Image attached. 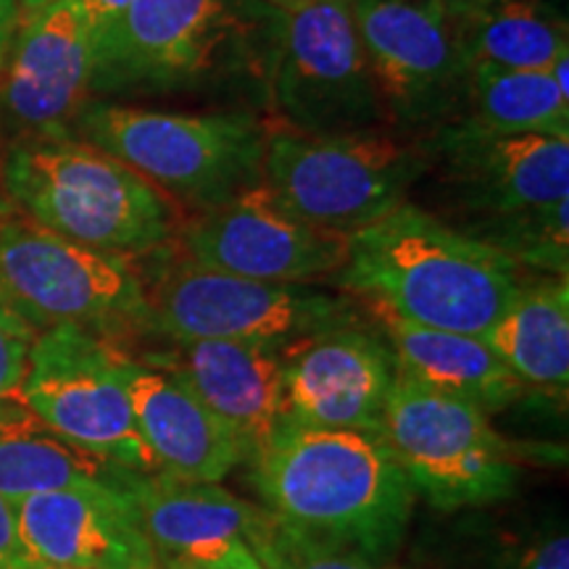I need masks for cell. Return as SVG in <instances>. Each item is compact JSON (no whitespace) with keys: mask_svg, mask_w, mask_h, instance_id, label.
I'll return each mask as SVG.
<instances>
[{"mask_svg":"<svg viewBox=\"0 0 569 569\" xmlns=\"http://www.w3.org/2000/svg\"><path fill=\"white\" fill-rule=\"evenodd\" d=\"M388 122L427 127L467 98L469 69L436 0H351Z\"/></svg>","mask_w":569,"mask_h":569,"instance_id":"7c38bea8","label":"cell"},{"mask_svg":"<svg viewBox=\"0 0 569 569\" xmlns=\"http://www.w3.org/2000/svg\"><path fill=\"white\" fill-rule=\"evenodd\" d=\"M469 130L486 134H549L569 140V96L549 71L472 69L467 82Z\"/></svg>","mask_w":569,"mask_h":569,"instance_id":"d4e9b609","label":"cell"},{"mask_svg":"<svg viewBox=\"0 0 569 569\" xmlns=\"http://www.w3.org/2000/svg\"><path fill=\"white\" fill-rule=\"evenodd\" d=\"M0 177L17 211L80 246L151 253L172 234L167 196L88 142L21 140L6 153Z\"/></svg>","mask_w":569,"mask_h":569,"instance_id":"3957f363","label":"cell"},{"mask_svg":"<svg viewBox=\"0 0 569 569\" xmlns=\"http://www.w3.org/2000/svg\"><path fill=\"white\" fill-rule=\"evenodd\" d=\"M124 388L134 422L159 472L219 482L246 461L230 427L167 369L124 361Z\"/></svg>","mask_w":569,"mask_h":569,"instance_id":"ffe728a7","label":"cell"},{"mask_svg":"<svg viewBox=\"0 0 569 569\" xmlns=\"http://www.w3.org/2000/svg\"><path fill=\"white\" fill-rule=\"evenodd\" d=\"M13 32L0 113L24 140L69 138L92 90V27L80 0H51Z\"/></svg>","mask_w":569,"mask_h":569,"instance_id":"5bb4252c","label":"cell"},{"mask_svg":"<svg viewBox=\"0 0 569 569\" xmlns=\"http://www.w3.org/2000/svg\"><path fill=\"white\" fill-rule=\"evenodd\" d=\"M80 3H82L84 13H88V21L92 27V38H96V34L101 32L103 27H109L111 21L132 3V0H80Z\"/></svg>","mask_w":569,"mask_h":569,"instance_id":"f546056e","label":"cell"},{"mask_svg":"<svg viewBox=\"0 0 569 569\" xmlns=\"http://www.w3.org/2000/svg\"><path fill=\"white\" fill-rule=\"evenodd\" d=\"M13 213H17V206L11 203V198H9V193H6V188H3V177H0V222H3V219L13 217Z\"/></svg>","mask_w":569,"mask_h":569,"instance_id":"d590c367","label":"cell"},{"mask_svg":"<svg viewBox=\"0 0 569 569\" xmlns=\"http://www.w3.org/2000/svg\"><path fill=\"white\" fill-rule=\"evenodd\" d=\"M17 569H74V567H56V565H42V561H27Z\"/></svg>","mask_w":569,"mask_h":569,"instance_id":"8d00e7d4","label":"cell"},{"mask_svg":"<svg viewBox=\"0 0 569 569\" xmlns=\"http://www.w3.org/2000/svg\"><path fill=\"white\" fill-rule=\"evenodd\" d=\"M234 19V0H132L96 34L92 88H163L201 77Z\"/></svg>","mask_w":569,"mask_h":569,"instance_id":"9a60e30c","label":"cell"},{"mask_svg":"<svg viewBox=\"0 0 569 569\" xmlns=\"http://www.w3.org/2000/svg\"><path fill=\"white\" fill-rule=\"evenodd\" d=\"M269 6H274L277 11L284 13V11H296V9H303V6H311V3H319V0H267Z\"/></svg>","mask_w":569,"mask_h":569,"instance_id":"e575fe53","label":"cell"},{"mask_svg":"<svg viewBox=\"0 0 569 569\" xmlns=\"http://www.w3.org/2000/svg\"><path fill=\"white\" fill-rule=\"evenodd\" d=\"M451 21L469 71H549L569 53L567 21L538 0H507Z\"/></svg>","mask_w":569,"mask_h":569,"instance_id":"cb8c5ba5","label":"cell"},{"mask_svg":"<svg viewBox=\"0 0 569 569\" xmlns=\"http://www.w3.org/2000/svg\"><path fill=\"white\" fill-rule=\"evenodd\" d=\"M124 482H82L13 501L27 557L74 569L153 567Z\"/></svg>","mask_w":569,"mask_h":569,"instance_id":"e0dca14e","label":"cell"},{"mask_svg":"<svg viewBox=\"0 0 569 569\" xmlns=\"http://www.w3.org/2000/svg\"><path fill=\"white\" fill-rule=\"evenodd\" d=\"M77 130L163 193L211 209L261 182L267 127L251 113H169L84 106Z\"/></svg>","mask_w":569,"mask_h":569,"instance_id":"5b68a950","label":"cell"},{"mask_svg":"<svg viewBox=\"0 0 569 569\" xmlns=\"http://www.w3.org/2000/svg\"><path fill=\"white\" fill-rule=\"evenodd\" d=\"M124 490L159 569L219 559L238 546L248 549L267 522V511L217 482L182 480L167 472H132Z\"/></svg>","mask_w":569,"mask_h":569,"instance_id":"d6986e66","label":"cell"},{"mask_svg":"<svg viewBox=\"0 0 569 569\" xmlns=\"http://www.w3.org/2000/svg\"><path fill=\"white\" fill-rule=\"evenodd\" d=\"M525 386L565 393L569 386V280L519 282L503 315L482 336Z\"/></svg>","mask_w":569,"mask_h":569,"instance_id":"7402d4cb","label":"cell"},{"mask_svg":"<svg viewBox=\"0 0 569 569\" xmlns=\"http://www.w3.org/2000/svg\"><path fill=\"white\" fill-rule=\"evenodd\" d=\"M517 269L498 248L403 201L351 234L338 282L377 315L482 338L515 298Z\"/></svg>","mask_w":569,"mask_h":569,"instance_id":"6da1fadb","label":"cell"},{"mask_svg":"<svg viewBox=\"0 0 569 569\" xmlns=\"http://www.w3.org/2000/svg\"><path fill=\"white\" fill-rule=\"evenodd\" d=\"M436 148L467 209L480 213L472 238L517 264L567 274L569 140L451 124Z\"/></svg>","mask_w":569,"mask_h":569,"instance_id":"277c9868","label":"cell"},{"mask_svg":"<svg viewBox=\"0 0 569 569\" xmlns=\"http://www.w3.org/2000/svg\"><path fill=\"white\" fill-rule=\"evenodd\" d=\"M117 340L59 325L34 336L17 398L67 443L132 472H159L124 388Z\"/></svg>","mask_w":569,"mask_h":569,"instance_id":"ba28073f","label":"cell"},{"mask_svg":"<svg viewBox=\"0 0 569 569\" xmlns=\"http://www.w3.org/2000/svg\"><path fill=\"white\" fill-rule=\"evenodd\" d=\"M46 3H51V0H21V11H34V9H40V6H46Z\"/></svg>","mask_w":569,"mask_h":569,"instance_id":"74e56055","label":"cell"},{"mask_svg":"<svg viewBox=\"0 0 569 569\" xmlns=\"http://www.w3.org/2000/svg\"><path fill=\"white\" fill-rule=\"evenodd\" d=\"M0 290L32 332L74 325L117 340L148 330L142 274L130 256L80 246L19 213L0 222Z\"/></svg>","mask_w":569,"mask_h":569,"instance_id":"8992f818","label":"cell"},{"mask_svg":"<svg viewBox=\"0 0 569 569\" xmlns=\"http://www.w3.org/2000/svg\"><path fill=\"white\" fill-rule=\"evenodd\" d=\"M425 153L380 130L267 132L261 180L303 222L353 234L407 201Z\"/></svg>","mask_w":569,"mask_h":569,"instance_id":"52a82bcc","label":"cell"},{"mask_svg":"<svg viewBox=\"0 0 569 569\" xmlns=\"http://www.w3.org/2000/svg\"><path fill=\"white\" fill-rule=\"evenodd\" d=\"M436 3L446 11L448 19H465L472 17V13L493 9L498 3H507V0H436Z\"/></svg>","mask_w":569,"mask_h":569,"instance_id":"d6a6232c","label":"cell"},{"mask_svg":"<svg viewBox=\"0 0 569 569\" xmlns=\"http://www.w3.org/2000/svg\"><path fill=\"white\" fill-rule=\"evenodd\" d=\"M32 561L27 557L24 546H21L19 528H17V509L0 493V569H17Z\"/></svg>","mask_w":569,"mask_h":569,"instance_id":"f1b7e54d","label":"cell"},{"mask_svg":"<svg viewBox=\"0 0 569 569\" xmlns=\"http://www.w3.org/2000/svg\"><path fill=\"white\" fill-rule=\"evenodd\" d=\"M19 13H21V0H0V69H3L11 38L19 27Z\"/></svg>","mask_w":569,"mask_h":569,"instance_id":"1f68e13d","label":"cell"},{"mask_svg":"<svg viewBox=\"0 0 569 569\" xmlns=\"http://www.w3.org/2000/svg\"><path fill=\"white\" fill-rule=\"evenodd\" d=\"M142 365L167 369L230 427L253 461L284 425L282 348L243 340H182Z\"/></svg>","mask_w":569,"mask_h":569,"instance_id":"ac0fdd59","label":"cell"},{"mask_svg":"<svg viewBox=\"0 0 569 569\" xmlns=\"http://www.w3.org/2000/svg\"><path fill=\"white\" fill-rule=\"evenodd\" d=\"M174 569H261L259 561L253 559V553L246 549V546H238L224 557L211 559V561H193V565H182Z\"/></svg>","mask_w":569,"mask_h":569,"instance_id":"4dcf8cb0","label":"cell"},{"mask_svg":"<svg viewBox=\"0 0 569 569\" xmlns=\"http://www.w3.org/2000/svg\"><path fill=\"white\" fill-rule=\"evenodd\" d=\"M251 465L267 511L290 528L367 559L407 530L415 488L382 438L284 422Z\"/></svg>","mask_w":569,"mask_h":569,"instance_id":"7a4b0ae2","label":"cell"},{"mask_svg":"<svg viewBox=\"0 0 569 569\" xmlns=\"http://www.w3.org/2000/svg\"><path fill=\"white\" fill-rule=\"evenodd\" d=\"M148 330L182 340L290 346L343 325L338 301L301 284L259 282L198 267L184 256L142 277Z\"/></svg>","mask_w":569,"mask_h":569,"instance_id":"30bf717a","label":"cell"},{"mask_svg":"<svg viewBox=\"0 0 569 569\" xmlns=\"http://www.w3.org/2000/svg\"><path fill=\"white\" fill-rule=\"evenodd\" d=\"M30 336L0 327V398H13L24 380L27 359H30Z\"/></svg>","mask_w":569,"mask_h":569,"instance_id":"83f0119b","label":"cell"},{"mask_svg":"<svg viewBox=\"0 0 569 569\" xmlns=\"http://www.w3.org/2000/svg\"><path fill=\"white\" fill-rule=\"evenodd\" d=\"M272 98L298 132H367L388 122L351 0H319L280 13Z\"/></svg>","mask_w":569,"mask_h":569,"instance_id":"8fae6325","label":"cell"},{"mask_svg":"<svg viewBox=\"0 0 569 569\" xmlns=\"http://www.w3.org/2000/svg\"><path fill=\"white\" fill-rule=\"evenodd\" d=\"M501 569H569V538L561 525L540 530L538 536L515 546Z\"/></svg>","mask_w":569,"mask_h":569,"instance_id":"4316f807","label":"cell"},{"mask_svg":"<svg viewBox=\"0 0 569 569\" xmlns=\"http://www.w3.org/2000/svg\"><path fill=\"white\" fill-rule=\"evenodd\" d=\"M248 551L261 569H375L365 553L290 528L269 511Z\"/></svg>","mask_w":569,"mask_h":569,"instance_id":"484cf974","label":"cell"},{"mask_svg":"<svg viewBox=\"0 0 569 569\" xmlns=\"http://www.w3.org/2000/svg\"><path fill=\"white\" fill-rule=\"evenodd\" d=\"M130 472L67 443L17 396L0 398V493L9 501L82 482H124Z\"/></svg>","mask_w":569,"mask_h":569,"instance_id":"603a6c76","label":"cell"},{"mask_svg":"<svg viewBox=\"0 0 569 569\" xmlns=\"http://www.w3.org/2000/svg\"><path fill=\"white\" fill-rule=\"evenodd\" d=\"M0 327H6V330H13V332H21V336H30V338L38 336V332H32L30 327H27L17 315H13L9 301H6L3 290H0Z\"/></svg>","mask_w":569,"mask_h":569,"instance_id":"836d02e7","label":"cell"},{"mask_svg":"<svg viewBox=\"0 0 569 569\" xmlns=\"http://www.w3.org/2000/svg\"><path fill=\"white\" fill-rule=\"evenodd\" d=\"M382 443L409 486L451 511L515 493L517 467L488 411L396 375L382 415Z\"/></svg>","mask_w":569,"mask_h":569,"instance_id":"9c48e42d","label":"cell"},{"mask_svg":"<svg viewBox=\"0 0 569 569\" xmlns=\"http://www.w3.org/2000/svg\"><path fill=\"white\" fill-rule=\"evenodd\" d=\"M142 569H159V567H156V565H153V567H142Z\"/></svg>","mask_w":569,"mask_h":569,"instance_id":"f35d334b","label":"cell"},{"mask_svg":"<svg viewBox=\"0 0 569 569\" xmlns=\"http://www.w3.org/2000/svg\"><path fill=\"white\" fill-rule=\"evenodd\" d=\"M284 422L380 438L393 356L386 340L336 325L282 348Z\"/></svg>","mask_w":569,"mask_h":569,"instance_id":"2e32d148","label":"cell"},{"mask_svg":"<svg viewBox=\"0 0 569 569\" xmlns=\"http://www.w3.org/2000/svg\"><path fill=\"white\" fill-rule=\"evenodd\" d=\"M182 246L193 264L213 272L301 284L338 274L348 261L351 234L298 219L261 180L206 209L184 230Z\"/></svg>","mask_w":569,"mask_h":569,"instance_id":"4fadbf2b","label":"cell"},{"mask_svg":"<svg viewBox=\"0 0 569 569\" xmlns=\"http://www.w3.org/2000/svg\"><path fill=\"white\" fill-rule=\"evenodd\" d=\"M377 317L386 325L396 375L403 380L461 398L482 411L503 409L522 396L525 382L482 338L432 330L390 315Z\"/></svg>","mask_w":569,"mask_h":569,"instance_id":"44dd1931","label":"cell"}]
</instances>
